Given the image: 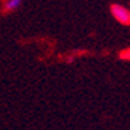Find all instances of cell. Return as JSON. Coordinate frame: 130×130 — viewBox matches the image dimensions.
Wrapping results in <instances>:
<instances>
[{
	"label": "cell",
	"instance_id": "1",
	"mask_svg": "<svg viewBox=\"0 0 130 130\" xmlns=\"http://www.w3.org/2000/svg\"><path fill=\"white\" fill-rule=\"evenodd\" d=\"M110 13L120 24H126V26L130 24V10L127 7H124L122 4H111Z\"/></svg>",
	"mask_w": 130,
	"mask_h": 130
},
{
	"label": "cell",
	"instance_id": "2",
	"mask_svg": "<svg viewBox=\"0 0 130 130\" xmlns=\"http://www.w3.org/2000/svg\"><path fill=\"white\" fill-rule=\"evenodd\" d=\"M22 6V0H6L4 3V10L6 12H13Z\"/></svg>",
	"mask_w": 130,
	"mask_h": 130
},
{
	"label": "cell",
	"instance_id": "3",
	"mask_svg": "<svg viewBox=\"0 0 130 130\" xmlns=\"http://www.w3.org/2000/svg\"><path fill=\"white\" fill-rule=\"evenodd\" d=\"M123 59H130V49H127V50H124L122 54H120Z\"/></svg>",
	"mask_w": 130,
	"mask_h": 130
}]
</instances>
